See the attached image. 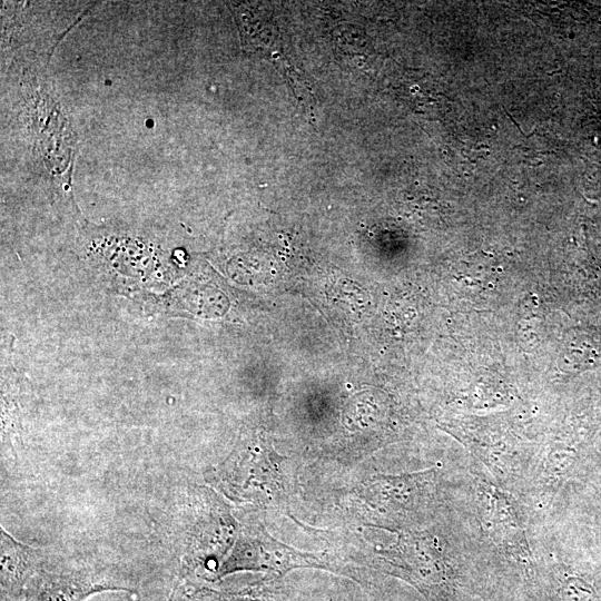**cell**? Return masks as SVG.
<instances>
[{"label":"cell","mask_w":601,"mask_h":601,"mask_svg":"<svg viewBox=\"0 0 601 601\" xmlns=\"http://www.w3.org/2000/svg\"><path fill=\"white\" fill-rule=\"evenodd\" d=\"M206 477L236 502L272 503L280 500L286 490L282 457L253 439L238 443Z\"/></svg>","instance_id":"6da1fadb"},{"label":"cell","mask_w":601,"mask_h":601,"mask_svg":"<svg viewBox=\"0 0 601 601\" xmlns=\"http://www.w3.org/2000/svg\"><path fill=\"white\" fill-rule=\"evenodd\" d=\"M378 558L387 573L413 585L426 601H454V571L435 535L401 534Z\"/></svg>","instance_id":"7a4b0ae2"},{"label":"cell","mask_w":601,"mask_h":601,"mask_svg":"<svg viewBox=\"0 0 601 601\" xmlns=\"http://www.w3.org/2000/svg\"><path fill=\"white\" fill-rule=\"evenodd\" d=\"M297 568L339 572L329 560L286 545L273 538L260 522L248 520L239 524L234 545L218 564L214 579L239 571H263L278 578Z\"/></svg>","instance_id":"3957f363"},{"label":"cell","mask_w":601,"mask_h":601,"mask_svg":"<svg viewBox=\"0 0 601 601\" xmlns=\"http://www.w3.org/2000/svg\"><path fill=\"white\" fill-rule=\"evenodd\" d=\"M104 591L130 592V589L100 581L87 569L70 565L40 549L21 581L12 590L1 593V601H86Z\"/></svg>","instance_id":"277c9868"},{"label":"cell","mask_w":601,"mask_h":601,"mask_svg":"<svg viewBox=\"0 0 601 601\" xmlns=\"http://www.w3.org/2000/svg\"><path fill=\"white\" fill-rule=\"evenodd\" d=\"M475 499L483 529L506 555L520 562L531 560V550L518 511L494 483L475 479Z\"/></svg>","instance_id":"5b68a950"},{"label":"cell","mask_w":601,"mask_h":601,"mask_svg":"<svg viewBox=\"0 0 601 601\" xmlns=\"http://www.w3.org/2000/svg\"><path fill=\"white\" fill-rule=\"evenodd\" d=\"M435 480L434 470L397 476H381L374 500L386 522L401 525L426 508Z\"/></svg>","instance_id":"8992f818"},{"label":"cell","mask_w":601,"mask_h":601,"mask_svg":"<svg viewBox=\"0 0 601 601\" xmlns=\"http://www.w3.org/2000/svg\"><path fill=\"white\" fill-rule=\"evenodd\" d=\"M168 601H269L260 587L246 588L237 592L218 590L203 583L181 579L173 589Z\"/></svg>","instance_id":"52a82bcc"},{"label":"cell","mask_w":601,"mask_h":601,"mask_svg":"<svg viewBox=\"0 0 601 601\" xmlns=\"http://www.w3.org/2000/svg\"><path fill=\"white\" fill-rule=\"evenodd\" d=\"M562 601H598L591 588L579 578L569 577L560 584Z\"/></svg>","instance_id":"ba28073f"}]
</instances>
